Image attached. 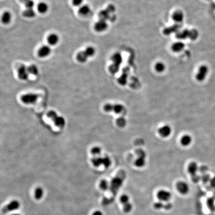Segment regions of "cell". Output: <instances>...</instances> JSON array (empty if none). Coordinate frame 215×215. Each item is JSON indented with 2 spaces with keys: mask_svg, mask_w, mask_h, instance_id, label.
<instances>
[{
  "mask_svg": "<svg viewBox=\"0 0 215 215\" xmlns=\"http://www.w3.org/2000/svg\"><path fill=\"white\" fill-rule=\"evenodd\" d=\"M46 116L54 122L55 126L63 129L66 125V121L63 116H60L54 110H50L47 112Z\"/></svg>",
  "mask_w": 215,
  "mask_h": 215,
  "instance_id": "1",
  "label": "cell"
},
{
  "mask_svg": "<svg viewBox=\"0 0 215 215\" xmlns=\"http://www.w3.org/2000/svg\"><path fill=\"white\" fill-rule=\"evenodd\" d=\"M104 110L106 112H114L116 114L123 113L125 111V108L123 105L120 104H107L103 107Z\"/></svg>",
  "mask_w": 215,
  "mask_h": 215,
  "instance_id": "2",
  "label": "cell"
},
{
  "mask_svg": "<svg viewBox=\"0 0 215 215\" xmlns=\"http://www.w3.org/2000/svg\"><path fill=\"white\" fill-rule=\"evenodd\" d=\"M39 94L36 93H26L24 94L21 97V101L23 103L26 105H31L36 103L39 99Z\"/></svg>",
  "mask_w": 215,
  "mask_h": 215,
  "instance_id": "3",
  "label": "cell"
},
{
  "mask_svg": "<svg viewBox=\"0 0 215 215\" xmlns=\"http://www.w3.org/2000/svg\"><path fill=\"white\" fill-rule=\"evenodd\" d=\"M156 197L161 202H168L171 199L172 194L167 190L160 189L156 193Z\"/></svg>",
  "mask_w": 215,
  "mask_h": 215,
  "instance_id": "4",
  "label": "cell"
},
{
  "mask_svg": "<svg viewBox=\"0 0 215 215\" xmlns=\"http://www.w3.org/2000/svg\"><path fill=\"white\" fill-rule=\"evenodd\" d=\"M138 157L134 162V165L139 168H141L144 166L146 164V154L144 151L139 150L137 151Z\"/></svg>",
  "mask_w": 215,
  "mask_h": 215,
  "instance_id": "5",
  "label": "cell"
},
{
  "mask_svg": "<svg viewBox=\"0 0 215 215\" xmlns=\"http://www.w3.org/2000/svg\"><path fill=\"white\" fill-rule=\"evenodd\" d=\"M176 188L178 192L181 195H186L189 192V186L185 181H178L176 184Z\"/></svg>",
  "mask_w": 215,
  "mask_h": 215,
  "instance_id": "6",
  "label": "cell"
},
{
  "mask_svg": "<svg viewBox=\"0 0 215 215\" xmlns=\"http://www.w3.org/2000/svg\"><path fill=\"white\" fill-rule=\"evenodd\" d=\"M20 207V203L17 200L11 201L9 203L3 207L2 212L4 213L12 212L14 211L17 210Z\"/></svg>",
  "mask_w": 215,
  "mask_h": 215,
  "instance_id": "7",
  "label": "cell"
},
{
  "mask_svg": "<svg viewBox=\"0 0 215 215\" xmlns=\"http://www.w3.org/2000/svg\"><path fill=\"white\" fill-rule=\"evenodd\" d=\"M209 71L208 67L206 65H202L200 67L196 74V78L197 81L202 82L207 76Z\"/></svg>",
  "mask_w": 215,
  "mask_h": 215,
  "instance_id": "8",
  "label": "cell"
},
{
  "mask_svg": "<svg viewBox=\"0 0 215 215\" xmlns=\"http://www.w3.org/2000/svg\"><path fill=\"white\" fill-rule=\"evenodd\" d=\"M18 77L21 80H26L29 77V73L28 72V67L24 65H22L19 67L18 71Z\"/></svg>",
  "mask_w": 215,
  "mask_h": 215,
  "instance_id": "9",
  "label": "cell"
},
{
  "mask_svg": "<svg viewBox=\"0 0 215 215\" xmlns=\"http://www.w3.org/2000/svg\"><path fill=\"white\" fill-rule=\"evenodd\" d=\"M158 133L161 137L166 138L170 136L172 133V129L169 125H164L159 128Z\"/></svg>",
  "mask_w": 215,
  "mask_h": 215,
  "instance_id": "10",
  "label": "cell"
},
{
  "mask_svg": "<svg viewBox=\"0 0 215 215\" xmlns=\"http://www.w3.org/2000/svg\"><path fill=\"white\" fill-rule=\"evenodd\" d=\"M51 49L48 45H44L40 47L38 50V55L41 58H45L49 56L51 54Z\"/></svg>",
  "mask_w": 215,
  "mask_h": 215,
  "instance_id": "11",
  "label": "cell"
},
{
  "mask_svg": "<svg viewBox=\"0 0 215 215\" xmlns=\"http://www.w3.org/2000/svg\"><path fill=\"white\" fill-rule=\"evenodd\" d=\"M108 28L106 21L100 19L99 21H97L94 26V29L97 32H103L106 31Z\"/></svg>",
  "mask_w": 215,
  "mask_h": 215,
  "instance_id": "12",
  "label": "cell"
},
{
  "mask_svg": "<svg viewBox=\"0 0 215 215\" xmlns=\"http://www.w3.org/2000/svg\"><path fill=\"white\" fill-rule=\"evenodd\" d=\"M198 164L195 162H192L188 167V172L191 175V176L197 174V171L199 170Z\"/></svg>",
  "mask_w": 215,
  "mask_h": 215,
  "instance_id": "13",
  "label": "cell"
},
{
  "mask_svg": "<svg viewBox=\"0 0 215 215\" xmlns=\"http://www.w3.org/2000/svg\"><path fill=\"white\" fill-rule=\"evenodd\" d=\"M59 41V37L57 34L54 33L51 34L47 37V42L50 45H56Z\"/></svg>",
  "mask_w": 215,
  "mask_h": 215,
  "instance_id": "14",
  "label": "cell"
},
{
  "mask_svg": "<svg viewBox=\"0 0 215 215\" xmlns=\"http://www.w3.org/2000/svg\"><path fill=\"white\" fill-rule=\"evenodd\" d=\"M192 141V139L189 134H185L182 136L180 139V142L183 146H188L191 144Z\"/></svg>",
  "mask_w": 215,
  "mask_h": 215,
  "instance_id": "15",
  "label": "cell"
},
{
  "mask_svg": "<svg viewBox=\"0 0 215 215\" xmlns=\"http://www.w3.org/2000/svg\"><path fill=\"white\" fill-rule=\"evenodd\" d=\"M91 161L94 166L96 167H99L101 165H103L104 157H101L100 156H94L91 159Z\"/></svg>",
  "mask_w": 215,
  "mask_h": 215,
  "instance_id": "16",
  "label": "cell"
},
{
  "mask_svg": "<svg viewBox=\"0 0 215 215\" xmlns=\"http://www.w3.org/2000/svg\"><path fill=\"white\" fill-rule=\"evenodd\" d=\"M78 61L80 63H85L88 60V56L84 51H81L78 53L76 56Z\"/></svg>",
  "mask_w": 215,
  "mask_h": 215,
  "instance_id": "17",
  "label": "cell"
},
{
  "mask_svg": "<svg viewBox=\"0 0 215 215\" xmlns=\"http://www.w3.org/2000/svg\"><path fill=\"white\" fill-rule=\"evenodd\" d=\"M172 18L174 21L177 23H180L184 19V15L182 11H175L172 16Z\"/></svg>",
  "mask_w": 215,
  "mask_h": 215,
  "instance_id": "18",
  "label": "cell"
},
{
  "mask_svg": "<svg viewBox=\"0 0 215 215\" xmlns=\"http://www.w3.org/2000/svg\"><path fill=\"white\" fill-rule=\"evenodd\" d=\"M11 14L10 11H5L3 14L2 16V23L5 24H7L11 21Z\"/></svg>",
  "mask_w": 215,
  "mask_h": 215,
  "instance_id": "19",
  "label": "cell"
},
{
  "mask_svg": "<svg viewBox=\"0 0 215 215\" xmlns=\"http://www.w3.org/2000/svg\"><path fill=\"white\" fill-rule=\"evenodd\" d=\"M91 9L88 5H83L79 9L78 12L82 16H87L90 13Z\"/></svg>",
  "mask_w": 215,
  "mask_h": 215,
  "instance_id": "20",
  "label": "cell"
},
{
  "mask_svg": "<svg viewBox=\"0 0 215 215\" xmlns=\"http://www.w3.org/2000/svg\"><path fill=\"white\" fill-rule=\"evenodd\" d=\"M37 10L39 13L45 14L49 10V6L44 2H41L37 6Z\"/></svg>",
  "mask_w": 215,
  "mask_h": 215,
  "instance_id": "21",
  "label": "cell"
},
{
  "mask_svg": "<svg viewBox=\"0 0 215 215\" xmlns=\"http://www.w3.org/2000/svg\"><path fill=\"white\" fill-rule=\"evenodd\" d=\"M23 16L27 18H34L36 16V12L33 9H26L23 12Z\"/></svg>",
  "mask_w": 215,
  "mask_h": 215,
  "instance_id": "22",
  "label": "cell"
},
{
  "mask_svg": "<svg viewBox=\"0 0 215 215\" xmlns=\"http://www.w3.org/2000/svg\"><path fill=\"white\" fill-rule=\"evenodd\" d=\"M44 191L42 188L37 187L36 188L34 191V197L37 200H39L42 198L44 196Z\"/></svg>",
  "mask_w": 215,
  "mask_h": 215,
  "instance_id": "23",
  "label": "cell"
},
{
  "mask_svg": "<svg viewBox=\"0 0 215 215\" xmlns=\"http://www.w3.org/2000/svg\"><path fill=\"white\" fill-rule=\"evenodd\" d=\"M184 47V44L182 42H176L172 46V49L174 52H178L182 50Z\"/></svg>",
  "mask_w": 215,
  "mask_h": 215,
  "instance_id": "24",
  "label": "cell"
},
{
  "mask_svg": "<svg viewBox=\"0 0 215 215\" xmlns=\"http://www.w3.org/2000/svg\"><path fill=\"white\" fill-rule=\"evenodd\" d=\"M28 72L29 74H31L34 76H36L39 74V70L37 67L36 65L32 64L28 67Z\"/></svg>",
  "mask_w": 215,
  "mask_h": 215,
  "instance_id": "25",
  "label": "cell"
},
{
  "mask_svg": "<svg viewBox=\"0 0 215 215\" xmlns=\"http://www.w3.org/2000/svg\"><path fill=\"white\" fill-rule=\"evenodd\" d=\"M110 185L106 180H102L99 183V187L103 191H107L110 188Z\"/></svg>",
  "mask_w": 215,
  "mask_h": 215,
  "instance_id": "26",
  "label": "cell"
},
{
  "mask_svg": "<svg viewBox=\"0 0 215 215\" xmlns=\"http://www.w3.org/2000/svg\"><path fill=\"white\" fill-rule=\"evenodd\" d=\"M111 59L112 61L113 62L114 64L119 66L121 62V55L120 54H115L112 56Z\"/></svg>",
  "mask_w": 215,
  "mask_h": 215,
  "instance_id": "27",
  "label": "cell"
},
{
  "mask_svg": "<svg viewBox=\"0 0 215 215\" xmlns=\"http://www.w3.org/2000/svg\"><path fill=\"white\" fill-rule=\"evenodd\" d=\"M109 14L110 13L107 11V10H102L99 13V16L100 19L106 21L110 17Z\"/></svg>",
  "mask_w": 215,
  "mask_h": 215,
  "instance_id": "28",
  "label": "cell"
},
{
  "mask_svg": "<svg viewBox=\"0 0 215 215\" xmlns=\"http://www.w3.org/2000/svg\"><path fill=\"white\" fill-rule=\"evenodd\" d=\"M116 124L120 128H124L126 125V121L124 117L121 116L117 119L116 121Z\"/></svg>",
  "mask_w": 215,
  "mask_h": 215,
  "instance_id": "29",
  "label": "cell"
},
{
  "mask_svg": "<svg viewBox=\"0 0 215 215\" xmlns=\"http://www.w3.org/2000/svg\"><path fill=\"white\" fill-rule=\"evenodd\" d=\"M102 152V149L99 146H94L91 149L90 153L94 156H100Z\"/></svg>",
  "mask_w": 215,
  "mask_h": 215,
  "instance_id": "30",
  "label": "cell"
},
{
  "mask_svg": "<svg viewBox=\"0 0 215 215\" xmlns=\"http://www.w3.org/2000/svg\"><path fill=\"white\" fill-rule=\"evenodd\" d=\"M84 51L85 52V53L87 55L88 57L93 56L96 53L95 49H94V47L91 46H88L85 49V50H84Z\"/></svg>",
  "mask_w": 215,
  "mask_h": 215,
  "instance_id": "31",
  "label": "cell"
},
{
  "mask_svg": "<svg viewBox=\"0 0 215 215\" xmlns=\"http://www.w3.org/2000/svg\"><path fill=\"white\" fill-rule=\"evenodd\" d=\"M165 69V66L164 63L161 62H158L155 65V69L157 72L161 73L164 71Z\"/></svg>",
  "mask_w": 215,
  "mask_h": 215,
  "instance_id": "32",
  "label": "cell"
},
{
  "mask_svg": "<svg viewBox=\"0 0 215 215\" xmlns=\"http://www.w3.org/2000/svg\"><path fill=\"white\" fill-rule=\"evenodd\" d=\"M123 211L125 212V213H129V212H131L133 209V205L131 203L129 202L126 203V204L123 205Z\"/></svg>",
  "mask_w": 215,
  "mask_h": 215,
  "instance_id": "33",
  "label": "cell"
},
{
  "mask_svg": "<svg viewBox=\"0 0 215 215\" xmlns=\"http://www.w3.org/2000/svg\"><path fill=\"white\" fill-rule=\"evenodd\" d=\"M112 164V160L108 156L104 157L103 166L106 168H108Z\"/></svg>",
  "mask_w": 215,
  "mask_h": 215,
  "instance_id": "34",
  "label": "cell"
},
{
  "mask_svg": "<svg viewBox=\"0 0 215 215\" xmlns=\"http://www.w3.org/2000/svg\"><path fill=\"white\" fill-rule=\"evenodd\" d=\"M120 202L122 205L129 202V197L127 194H123L120 198Z\"/></svg>",
  "mask_w": 215,
  "mask_h": 215,
  "instance_id": "35",
  "label": "cell"
},
{
  "mask_svg": "<svg viewBox=\"0 0 215 215\" xmlns=\"http://www.w3.org/2000/svg\"><path fill=\"white\" fill-rule=\"evenodd\" d=\"M207 205L209 209L211 210H212L215 207V200L213 198H211L208 199L207 201Z\"/></svg>",
  "mask_w": 215,
  "mask_h": 215,
  "instance_id": "36",
  "label": "cell"
},
{
  "mask_svg": "<svg viewBox=\"0 0 215 215\" xmlns=\"http://www.w3.org/2000/svg\"><path fill=\"white\" fill-rule=\"evenodd\" d=\"M119 66V65H117L113 63L109 67V70H110V72L112 74H113L116 73L118 71Z\"/></svg>",
  "mask_w": 215,
  "mask_h": 215,
  "instance_id": "37",
  "label": "cell"
},
{
  "mask_svg": "<svg viewBox=\"0 0 215 215\" xmlns=\"http://www.w3.org/2000/svg\"><path fill=\"white\" fill-rule=\"evenodd\" d=\"M211 178L210 175L208 174H204L201 177V180L204 183H207L210 181Z\"/></svg>",
  "mask_w": 215,
  "mask_h": 215,
  "instance_id": "38",
  "label": "cell"
},
{
  "mask_svg": "<svg viewBox=\"0 0 215 215\" xmlns=\"http://www.w3.org/2000/svg\"><path fill=\"white\" fill-rule=\"evenodd\" d=\"M24 4L26 9H33L34 6V2L32 0H25Z\"/></svg>",
  "mask_w": 215,
  "mask_h": 215,
  "instance_id": "39",
  "label": "cell"
},
{
  "mask_svg": "<svg viewBox=\"0 0 215 215\" xmlns=\"http://www.w3.org/2000/svg\"><path fill=\"white\" fill-rule=\"evenodd\" d=\"M84 0H72V4L75 6H81Z\"/></svg>",
  "mask_w": 215,
  "mask_h": 215,
  "instance_id": "40",
  "label": "cell"
},
{
  "mask_svg": "<svg viewBox=\"0 0 215 215\" xmlns=\"http://www.w3.org/2000/svg\"><path fill=\"white\" fill-rule=\"evenodd\" d=\"M192 179L194 183H197L201 180V177L197 175V174L192 176Z\"/></svg>",
  "mask_w": 215,
  "mask_h": 215,
  "instance_id": "41",
  "label": "cell"
},
{
  "mask_svg": "<svg viewBox=\"0 0 215 215\" xmlns=\"http://www.w3.org/2000/svg\"><path fill=\"white\" fill-rule=\"evenodd\" d=\"M154 207L155 209H161L162 207H164L163 204H162L161 202L155 203L154 204Z\"/></svg>",
  "mask_w": 215,
  "mask_h": 215,
  "instance_id": "42",
  "label": "cell"
},
{
  "mask_svg": "<svg viewBox=\"0 0 215 215\" xmlns=\"http://www.w3.org/2000/svg\"><path fill=\"white\" fill-rule=\"evenodd\" d=\"M210 184L211 187L215 188V176L211 178L210 181Z\"/></svg>",
  "mask_w": 215,
  "mask_h": 215,
  "instance_id": "43",
  "label": "cell"
},
{
  "mask_svg": "<svg viewBox=\"0 0 215 215\" xmlns=\"http://www.w3.org/2000/svg\"><path fill=\"white\" fill-rule=\"evenodd\" d=\"M207 170H208V168H207V166H202L200 168V171L204 173V174H205V173L206 172V171H207Z\"/></svg>",
  "mask_w": 215,
  "mask_h": 215,
  "instance_id": "44",
  "label": "cell"
},
{
  "mask_svg": "<svg viewBox=\"0 0 215 215\" xmlns=\"http://www.w3.org/2000/svg\"><path fill=\"white\" fill-rule=\"evenodd\" d=\"M92 215H103V214L100 211H96L93 213Z\"/></svg>",
  "mask_w": 215,
  "mask_h": 215,
  "instance_id": "45",
  "label": "cell"
},
{
  "mask_svg": "<svg viewBox=\"0 0 215 215\" xmlns=\"http://www.w3.org/2000/svg\"><path fill=\"white\" fill-rule=\"evenodd\" d=\"M19 215V214H13V215Z\"/></svg>",
  "mask_w": 215,
  "mask_h": 215,
  "instance_id": "46",
  "label": "cell"
}]
</instances>
